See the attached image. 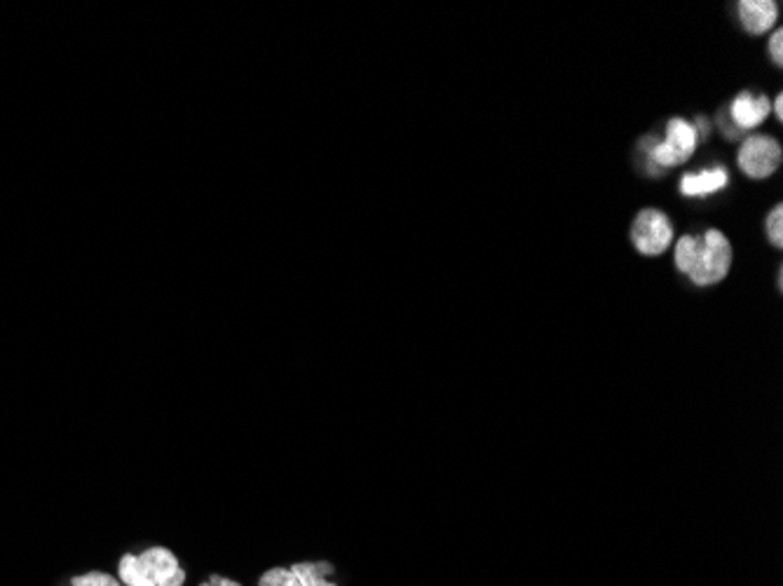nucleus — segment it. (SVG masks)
I'll use <instances>...</instances> for the list:
<instances>
[{
    "label": "nucleus",
    "instance_id": "f8f14e48",
    "mask_svg": "<svg viewBox=\"0 0 783 586\" xmlns=\"http://www.w3.org/2000/svg\"><path fill=\"white\" fill-rule=\"evenodd\" d=\"M70 584H73V586H122L120 579H116L113 575H108V573H101V571L85 573V575L73 577Z\"/></svg>",
    "mask_w": 783,
    "mask_h": 586
},
{
    "label": "nucleus",
    "instance_id": "9b49d317",
    "mask_svg": "<svg viewBox=\"0 0 783 586\" xmlns=\"http://www.w3.org/2000/svg\"><path fill=\"white\" fill-rule=\"evenodd\" d=\"M650 158H652V162H654V164H657V167H678V164H683V162H685V158H683V155H678V153L673 151L671 145H666L664 141H662V143H657V145H654L652 153H650Z\"/></svg>",
    "mask_w": 783,
    "mask_h": 586
},
{
    "label": "nucleus",
    "instance_id": "1a4fd4ad",
    "mask_svg": "<svg viewBox=\"0 0 783 586\" xmlns=\"http://www.w3.org/2000/svg\"><path fill=\"white\" fill-rule=\"evenodd\" d=\"M301 586H338L336 584V567L326 561H305L291 565Z\"/></svg>",
    "mask_w": 783,
    "mask_h": 586
},
{
    "label": "nucleus",
    "instance_id": "f03ea898",
    "mask_svg": "<svg viewBox=\"0 0 783 586\" xmlns=\"http://www.w3.org/2000/svg\"><path fill=\"white\" fill-rule=\"evenodd\" d=\"M124 586H184L186 571L167 546H151L141 554H124L118 563Z\"/></svg>",
    "mask_w": 783,
    "mask_h": 586
},
{
    "label": "nucleus",
    "instance_id": "ddd939ff",
    "mask_svg": "<svg viewBox=\"0 0 783 586\" xmlns=\"http://www.w3.org/2000/svg\"><path fill=\"white\" fill-rule=\"evenodd\" d=\"M768 237L774 247L783 245V207L776 205L768 216Z\"/></svg>",
    "mask_w": 783,
    "mask_h": 586
},
{
    "label": "nucleus",
    "instance_id": "0eeeda50",
    "mask_svg": "<svg viewBox=\"0 0 783 586\" xmlns=\"http://www.w3.org/2000/svg\"><path fill=\"white\" fill-rule=\"evenodd\" d=\"M725 186H727V172L722 167H714L697 174H685L681 181V193L685 197H702V195L718 193Z\"/></svg>",
    "mask_w": 783,
    "mask_h": 586
},
{
    "label": "nucleus",
    "instance_id": "423d86ee",
    "mask_svg": "<svg viewBox=\"0 0 783 586\" xmlns=\"http://www.w3.org/2000/svg\"><path fill=\"white\" fill-rule=\"evenodd\" d=\"M770 108L772 104L768 97H755L751 91H743V95L732 101L730 113L739 130H751V127H758L770 116Z\"/></svg>",
    "mask_w": 783,
    "mask_h": 586
},
{
    "label": "nucleus",
    "instance_id": "2eb2a0df",
    "mask_svg": "<svg viewBox=\"0 0 783 586\" xmlns=\"http://www.w3.org/2000/svg\"><path fill=\"white\" fill-rule=\"evenodd\" d=\"M199 586H242V584L230 579V577H224V575H211L207 582H203Z\"/></svg>",
    "mask_w": 783,
    "mask_h": 586
},
{
    "label": "nucleus",
    "instance_id": "7ed1b4c3",
    "mask_svg": "<svg viewBox=\"0 0 783 586\" xmlns=\"http://www.w3.org/2000/svg\"><path fill=\"white\" fill-rule=\"evenodd\" d=\"M633 247L645 256H660L673 242V226L660 209H643L631 226Z\"/></svg>",
    "mask_w": 783,
    "mask_h": 586
},
{
    "label": "nucleus",
    "instance_id": "9d476101",
    "mask_svg": "<svg viewBox=\"0 0 783 586\" xmlns=\"http://www.w3.org/2000/svg\"><path fill=\"white\" fill-rule=\"evenodd\" d=\"M259 586H301L291 567H270L259 579Z\"/></svg>",
    "mask_w": 783,
    "mask_h": 586
},
{
    "label": "nucleus",
    "instance_id": "6e6552de",
    "mask_svg": "<svg viewBox=\"0 0 783 586\" xmlns=\"http://www.w3.org/2000/svg\"><path fill=\"white\" fill-rule=\"evenodd\" d=\"M666 145H671L673 151H676L678 155H683L685 160L697 151V143H699V134L695 127H692L689 122H685L683 118H673L666 127Z\"/></svg>",
    "mask_w": 783,
    "mask_h": 586
},
{
    "label": "nucleus",
    "instance_id": "39448f33",
    "mask_svg": "<svg viewBox=\"0 0 783 586\" xmlns=\"http://www.w3.org/2000/svg\"><path fill=\"white\" fill-rule=\"evenodd\" d=\"M739 17L746 31L760 35L774 26L779 6L774 0H743V3H739Z\"/></svg>",
    "mask_w": 783,
    "mask_h": 586
},
{
    "label": "nucleus",
    "instance_id": "4468645a",
    "mask_svg": "<svg viewBox=\"0 0 783 586\" xmlns=\"http://www.w3.org/2000/svg\"><path fill=\"white\" fill-rule=\"evenodd\" d=\"M770 52H772V59H774V64H779V66H781V62H783V31H781V29H776V31H774V35H772V41H770Z\"/></svg>",
    "mask_w": 783,
    "mask_h": 586
},
{
    "label": "nucleus",
    "instance_id": "dca6fc26",
    "mask_svg": "<svg viewBox=\"0 0 783 586\" xmlns=\"http://www.w3.org/2000/svg\"><path fill=\"white\" fill-rule=\"evenodd\" d=\"M774 111H776V118L781 120L783 118V97L781 95L774 99Z\"/></svg>",
    "mask_w": 783,
    "mask_h": 586
},
{
    "label": "nucleus",
    "instance_id": "20e7f679",
    "mask_svg": "<svg viewBox=\"0 0 783 586\" xmlns=\"http://www.w3.org/2000/svg\"><path fill=\"white\" fill-rule=\"evenodd\" d=\"M781 164V145L772 137L746 139L739 151V167L751 178H768Z\"/></svg>",
    "mask_w": 783,
    "mask_h": 586
},
{
    "label": "nucleus",
    "instance_id": "f257e3e1",
    "mask_svg": "<svg viewBox=\"0 0 783 586\" xmlns=\"http://www.w3.org/2000/svg\"><path fill=\"white\" fill-rule=\"evenodd\" d=\"M732 259V245L720 230H706L704 237L685 235L676 245V265L697 286H711L725 280Z\"/></svg>",
    "mask_w": 783,
    "mask_h": 586
}]
</instances>
